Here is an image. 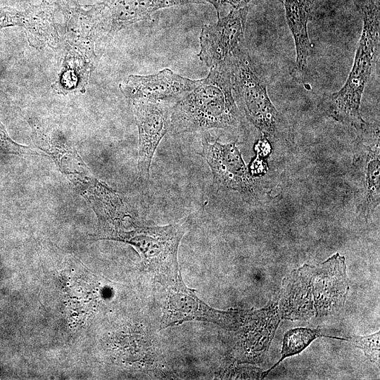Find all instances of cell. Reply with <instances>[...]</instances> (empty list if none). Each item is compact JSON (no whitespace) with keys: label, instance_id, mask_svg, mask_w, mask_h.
<instances>
[{"label":"cell","instance_id":"6da1fadb","mask_svg":"<svg viewBox=\"0 0 380 380\" xmlns=\"http://www.w3.org/2000/svg\"><path fill=\"white\" fill-rule=\"evenodd\" d=\"M349 289L344 256L338 253L319 265L308 264L293 270L277 295L283 319L308 320L337 312Z\"/></svg>","mask_w":380,"mask_h":380},{"label":"cell","instance_id":"7a4b0ae2","mask_svg":"<svg viewBox=\"0 0 380 380\" xmlns=\"http://www.w3.org/2000/svg\"><path fill=\"white\" fill-rule=\"evenodd\" d=\"M242 113L234 95L229 61L210 68L194 89L183 96L170 110L172 134L243 127Z\"/></svg>","mask_w":380,"mask_h":380},{"label":"cell","instance_id":"3957f363","mask_svg":"<svg viewBox=\"0 0 380 380\" xmlns=\"http://www.w3.org/2000/svg\"><path fill=\"white\" fill-rule=\"evenodd\" d=\"M359 11L363 26L353 66L343 87L328 96L323 104L328 116L358 131L367 125L360 107L379 49V0H367Z\"/></svg>","mask_w":380,"mask_h":380},{"label":"cell","instance_id":"277c9868","mask_svg":"<svg viewBox=\"0 0 380 380\" xmlns=\"http://www.w3.org/2000/svg\"><path fill=\"white\" fill-rule=\"evenodd\" d=\"M189 227V220L165 226L134 225L129 232L118 230L108 236L131 244L139 253L145 269L167 289L182 278L177 260L178 250Z\"/></svg>","mask_w":380,"mask_h":380},{"label":"cell","instance_id":"5b68a950","mask_svg":"<svg viewBox=\"0 0 380 380\" xmlns=\"http://www.w3.org/2000/svg\"><path fill=\"white\" fill-rule=\"evenodd\" d=\"M228 61L237 105L264 137L276 139L286 124L270 100L265 82L251 58L241 48Z\"/></svg>","mask_w":380,"mask_h":380},{"label":"cell","instance_id":"8992f818","mask_svg":"<svg viewBox=\"0 0 380 380\" xmlns=\"http://www.w3.org/2000/svg\"><path fill=\"white\" fill-rule=\"evenodd\" d=\"M167 296L160 329L177 326L187 321H203L237 331L245 321L246 310H218L210 307L188 288L182 279L165 289Z\"/></svg>","mask_w":380,"mask_h":380},{"label":"cell","instance_id":"52a82bcc","mask_svg":"<svg viewBox=\"0 0 380 380\" xmlns=\"http://www.w3.org/2000/svg\"><path fill=\"white\" fill-rule=\"evenodd\" d=\"M202 146L201 155L212 171L214 185L236 191L244 200L252 201L255 196V182L236 142L222 144L204 136Z\"/></svg>","mask_w":380,"mask_h":380},{"label":"cell","instance_id":"ba28073f","mask_svg":"<svg viewBox=\"0 0 380 380\" xmlns=\"http://www.w3.org/2000/svg\"><path fill=\"white\" fill-rule=\"evenodd\" d=\"M248 6L232 8L213 25L203 26L200 35L199 59L213 67L229 59L243 48Z\"/></svg>","mask_w":380,"mask_h":380},{"label":"cell","instance_id":"9c48e42d","mask_svg":"<svg viewBox=\"0 0 380 380\" xmlns=\"http://www.w3.org/2000/svg\"><path fill=\"white\" fill-rule=\"evenodd\" d=\"M133 113L139 130L138 172L146 184L154 153L170 129V111L159 102L132 100Z\"/></svg>","mask_w":380,"mask_h":380},{"label":"cell","instance_id":"30bf717a","mask_svg":"<svg viewBox=\"0 0 380 380\" xmlns=\"http://www.w3.org/2000/svg\"><path fill=\"white\" fill-rule=\"evenodd\" d=\"M201 80L182 77L166 68L148 75H130L120 84L122 93L132 100L158 102L184 96L199 84Z\"/></svg>","mask_w":380,"mask_h":380},{"label":"cell","instance_id":"8fae6325","mask_svg":"<svg viewBox=\"0 0 380 380\" xmlns=\"http://www.w3.org/2000/svg\"><path fill=\"white\" fill-rule=\"evenodd\" d=\"M103 3L106 5L110 14L109 38L122 29L149 19L153 13L160 9L198 4L197 0H106Z\"/></svg>","mask_w":380,"mask_h":380},{"label":"cell","instance_id":"7c38bea8","mask_svg":"<svg viewBox=\"0 0 380 380\" xmlns=\"http://www.w3.org/2000/svg\"><path fill=\"white\" fill-rule=\"evenodd\" d=\"M316 0H284L287 25L291 32L296 49V68L304 75L311 53L308 23L312 19Z\"/></svg>","mask_w":380,"mask_h":380},{"label":"cell","instance_id":"4fadbf2b","mask_svg":"<svg viewBox=\"0 0 380 380\" xmlns=\"http://www.w3.org/2000/svg\"><path fill=\"white\" fill-rule=\"evenodd\" d=\"M360 139L365 151L364 153V189L363 210L369 215L379 206L380 197V148L379 124L367 125L360 130Z\"/></svg>","mask_w":380,"mask_h":380},{"label":"cell","instance_id":"5bb4252c","mask_svg":"<svg viewBox=\"0 0 380 380\" xmlns=\"http://www.w3.org/2000/svg\"><path fill=\"white\" fill-rule=\"evenodd\" d=\"M94 61L85 53L70 46L65 56L58 79L52 85L53 88L64 94L82 91L87 84L93 70Z\"/></svg>","mask_w":380,"mask_h":380},{"label":"cell","instance_id":"9a60e30c","mask_svg":"<svg viewBox=\"0 0 380 380\" xmlns=\"http://www.w3.org/2000/svg\"><path fill=\"white\" fill-rule=\"evenodd\" d=\"M320 336H326L321 334L319 329L298 327L286 331L284 336L281 358L268 370L263 372L261 377L264 378L286 357L301 353L311 343V342Z\"/></svg>","mask_w":380,"mask_h":380},{"label":"cell","instance_id":"2e32d148","mask_svg":"<svg viewBox=\"0 0 380 380\" xmlns=\"http://www.w3.org/2000/svg\"><path fill=\"white\" fill-rule=\"evenodd\" d=\"M379 331L368 336H353L351 340L354 346L360 348L372 362L379 360Z\"/></svg>","mask_w":380,"mask_h":380},{"label":"cell","instance_id":"e0dca14e","mask_svg":"<svg viewBox=\"0 0 380 380\" xmlns=\"http://www.w3.org/2000/svg\"><path fill=\"white\" fill-rule=\"evenodd\" d=\"M0 154H37L29 146L13 141L8 135L4 126L0 122Z\"/></svg>","mask_w":380,"mask_h":380},{"label":"cell","instance_id":"ac0fdd59","mask_svg":"<svg viewBox=\"0 0 380 380\" xmlns=\"http://www.w3.org/2000/svg\"><path fill=\"white\" fill-rule=\"evenodd\" d=\"M252 0H198L200 4L209 3L215 8L217 18L225 15L232 8H239L248 6ZM283 3L284 0H279Z\"/></svg>","mask_w":380,"mask_h":380},{"label":"cell","instance_id":"d6986e66","mask_svg":"<svg viewBox=\"0 0 380 380\" xmlns=\"http://www.w3.org/2000/svg\"><path fill=\"white\" fill-rule=\"evenodd\" d=\"M101 1H102V2H103L105 0H101Z\"/></svg>","mask_w":380,"mask_h":380}]
</instances>
